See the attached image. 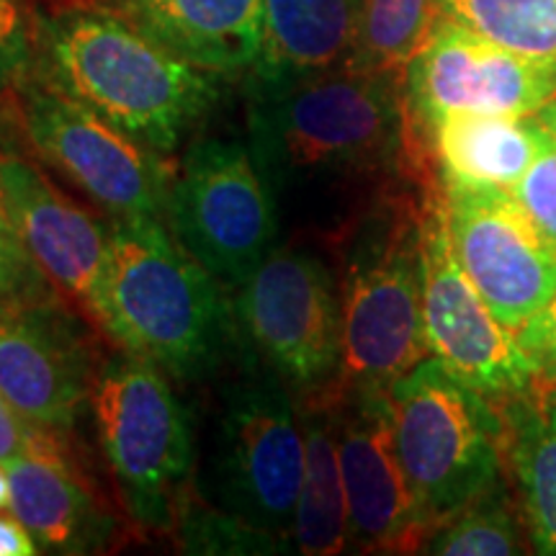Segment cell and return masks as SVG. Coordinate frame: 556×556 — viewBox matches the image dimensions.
Returning <instances> with one entry per match:
<instances>
[{
	"label": "cell",
	"instance_id": "13",
	"mask_svg": "<svg viewBox=\"0 0 556 556\" xmlns=\"http://www.w3.org/2000/svg\"><path fill=\"white\" fill-rule=\"evenodd\" d=\"M552 99L556 62L505 50L441 11L426 47L405 73L409 122L426 142L430 127L443 116H533Z\"/></svg>",
	"mask_w": 556,
	"mask_h": 556
},
{
	"label": "cell",
	"instance_id": "1",
	"mask_svg": "<svg viewBox=\"0 0 556 556\" xmlns=\"http://www.w3.org/2000/svg\"><path fill=\"white\" fill-rule=\"evenodd\" d=\"M248 148L278 222L338 238L364 208L438 178L417 135L405 75L338 67L283 86H248Z\"/></svg>",
	"mask_w": 556,
	"mask_h": 556
},
{
	"label": "cell",
	"instance_id": "15",
	"mask_svg": "<svg viewBox=\"0 0 556 556\" xmlns=\"http://www.w3.org/2000/svg\"><path fill=\"white\" fill-rule=\"evenodd\" d=\"M96 368L73 319L52 302L0 309V394L34 426L73 433Z\"/></svg>",
	"mask_w": 556,
	"mask_h": 556
},
{
	"label": "cell",
	"instance_id": "12",
	"mask_svg": "<svg viewBox=\"0 0 556 556\" xmlns=\"http://www.w3.org/2000/svg\"><path fill=\"white\" fill-rule=\"evenodd\" d=\"M307 400L328 402L336 417L351 544L364 554L422 552L435 520L417 500L397 451L389 389L323 392Z\"/></svg>",
	"mask_w": 556,
	"mask_h": 556
},
{
	"label": "cell",
	"instance_id": "28",
	"mask_svg": "<svg viewBox=\"0 0 556 556\" xmlns=\"http://www.w3.org/2000/svg\"><path fill=\"white\" fill-rule=\"evenodd\" d=\"M37 45V26L21 0H0V88L26 80Z\"/></svg>",
	"mask_w": 556,
	"mask_h": 556
},
{
	"label": "cell",
	"instance_id": "2",
	"mask_svg": "<svg viewBox=\"0 0 556 556\" xmlns=\"http://www.w3.org/2000/svg\"><path fill=\"white\" fill-rule=\"evenodd\" d=\"M47 83L152 152H173L219 99V73L178 58L119 13L67 3L39 18Z\"/></svg>",
	"mask_w": 556,
	"mask_h": 556
},
{
	"label": "cell",
	"instance_id": "3",
	"mask_svg": "<svg viewBox=\"0 0 556 556\" xmlns=\"http://www.w3.org/2000/svg\"><path fill=\"white\" fill-rule=\"evenodd\" d=\"M99 325L124 351L186 381L212 377L240 340L217 278L160 219L116 222L109 232Z\"/></svg>",
	"mask_w": 556,
	"mask_h": 556
},
{
	"label": "cell",
	"instance_id": "33",
	"mask_svg": "<svg viewBox=\"0 0 556 556\" xmlns=\"http://www.w3.org/2000/svg\"><path fill=\"white\" fill-rule=\"evenodd\" d=\"M0 258L13 263V266L18 268H37V263H34L31 255L26 253L24 242H21L16 227H13L9 212H5L3 197H0Z\"/></svg>",
	"mask_w": 556,
	"mask_h": 556
},
{
	"label": "cell",
	"instance_id": "16",
	"mask_svg": "<svg viewBox=\"0 0 556 556\" xmlns=\"http://www.w3.org/2000/svg\"><path fill=\"white\" fill-rule=\"evenodd\" d=\"M0 197L26 253L88 319H101L109 235L37 165L0 155Z\"/></svg>",
	"mask_w": 556,
	"mask_h": 556
},
{
	"label": "cell",
	"instance_id": "19",
	"mask_svg": "<svg viewBox=\"0 0 556 556\" xmlns=\"http://www.w3.org/2000/svg\"><path fill=\"white\" fill-rule=\"evenodd\" d=\"M353 45L356 0H263L248 86H283L348 67Z\"/></svg>",
	"mask_w": 556,
	"mask_h": 556
},
{
	"label": "cell",
	"instance_id": "34",
	"mask_svg": "<svg viewBox=\"0 0 556 556\" xmlns=\"http://www.w3.org/2000/svg\"><path fill=\"white\" fill-rule=\"evenodd\" d=\"M533 116H536V119L544 124V127L552 131V135H556V99L548 101L546 106H541Z\"/></svg>",
	"mask_w": 556,
	"mask_h": 556
},
{
	"label": "cell",
	"instance_id": "23",
	"mask_svg": "<svg viewBox=\"0 0 556 556\" xmlns=\"http://www.w3.org/2000/svg\"><path fill=\"white\" fill-rule=\"evenodd\" d=\"M435 18V0H356V45L348 67L405 75Z\"/></svg>",
	"mask_w": 556,
	"mask_h": 556
},
{
	"label": "cell",
	"instance_id": "24",
	"mask_svg": "<svg viewBox=\"0 0 556 556\" xmlns=\"http://www.w3.org/2000/svg\"><path fill=\"white\" fill-rule=\"evenodd\" d=\"M435 5L505 50L556 62V0H435Z\"/></svg>",
	"mask_w": 556,
	"mask_h": 556
},
{
	"label": "cell",
	"instance_id": "4",
	"mask_svg": "<svg viewBox=\"0 0 556 556\" xmlns=\"http://www.w3.org/2000/svg\"><path fill=\"white\" fill-rule=\"evenodd\" d=\"M441 178L407 184L364 208L338 235L340 278L338 377L328 392L392 389L394 381L430 356L422 328V212Z\"/></svg>",
	"mask_w": 556,
	"mask_h": 556
},
{
	"label": "cell",
	"instance_id": "31",
	"mask_svg": "<svg viewBox=\"0 0 556 556\" xmlns=\"http://www.w3.org/2000/svg\"><path fill=\"white\" fill-rule=\"evenodd\" d=\"M39 276L37 268H18L0 258V309L26 302H41L37 296Z\"/></svg>",
	"mask_w": 556,
	"mask_h": 556
},
{
	"label": "cell",
	"instance_id": "20",
	"mask_svg": "<svg viewBox=\"0 0 556 556\" xmlns=\"http://www.w3.org/2000/svg\"><path fill=\"white\" fill-rule=\"evenodd\" d=\"M443 186L507 189L523 178L541 144L536 116L451 114L428 131Z\"/></svg>",
	"mask_w": 556,
	"mask_h": 556
},
{
	"label": "cell",
	"instance_id": "18",
	"mask_svg": "<svg viewBox=\"0 0 556 556\" xmlns=\"http://www.w3.org/2000/svg\"><path fill=\"white\" fill-rule=\"evenodd\" d=\"M119 13L160 47L219 75L250 70L263 0H73Z\"/></svg>",
	"mask_w": 556,
	"mask_h": 556
},
{
	"label": "cell",
	"instance_id": "21",
	"mask_svg": "<svg viewBox=\"0 0 556 556\" xmlns=\"http://www.w3.org/2000/svg\"><path fill=\"white\" fill-rule=\"evenodd\" d=\"M505 422V464L516 477L533 552L556 556V387L495 400Z\"/></svg>",
	"mask_w": 556,
	"mask_h": 556
},
{
	"label": "cell",
	"instance_id": "17",
	"mask_svg": "<svg viewBox=\"0 0 556 556\" xmlns=\"http://www.w3.org/2000/svg\"><path fill=\"white\" fill-rule=\"evenodd\" d=\"M5 471L11 513L47 552L93 554L114 544L119 523L75 458L70 433L37 426L29 448Z\"/></svg>",
	"mask_w": 556,
	"mask_h": 556
},
{
	"label": "cell",
	"instance_id": "35",
	"mask_svg": "<svg viewBox=\"0 0 556 556\" xmlns=\"http://www.w3.org/2000/svg\"><path fill=\"white\" fill-rule=\"evenodd\" d=\"M11 507V484H9V471L0 464V510Z\"/></svg>",
	"mask_w": 556,
	"mask_h": 556
},
{
	"label": "cell",
	"instance_id": "5",
	"mask_svg": "<svg viewBox=\"0 0 556 556\" xmlns=\"http://www.w3.org/2000/svg\"><path fill=\"white\" fill-rule=\"evenodd\" d=\"M389 400L402 467L435 528L495 490L505 467V422L495 400L435 356L394 381Z\"/></svg>",
	"mask_w": 556,
	"mask_h": 556
},
{
	"label": "cell",
	"instance_id": "25",
	"mask_svg": "<svg viewBox=\"0 0 556 556\" xmlns=\"http://www.w3.org/2000/svg\"><path fill=\"white\" fill-rule=\"evenodd\" d=\"M500 484L443 520L430 533L422 552L441 556L523 554L526 526H520L518 516L513 513L510 497L505 495V490Z\"/></svg>",
	"mask_w": 556,
	"mask_h": 556
},
{
	"label": "cell",
	"instance_id": "14",
	"mask_svg": "<svg viewBox=\"0 0 556 556\" xmlns=\"http://www.w3.org/2000/svg\"><path fill=\"white\" fill-rule=\"evenodd\" d=\"M456 258L513 332L556 296V248L507 189L443 186Z\"/></svg>",
	"mask_w": 556,
	"mask_h": 556
},
{
	"label": "cell",
	"instance_id": "10",
	"mask_svg": "<svg viewBox=\"0 0 556 556\" xmlns=\"http://www.w3.org/2000/svg\"><path fill=\"white\" fill-rule=\"evenodd\" d=\"M422 328L430 356L490 400L523 394L539 384L518 336L500 323L451 242L443 184L430 189L422 212Z\"/></svg>",
	"mask_w": 556,
	"mask_h": 556
},
{
	"label": "cell",
	"instance_id": "32",
	"mask_svg": "<svg viewBox=\"0 0 556 556\" xmlns=\"http://www.w3.org/2000/svg\"><path fill=\"white\" fill-rule=\"evenodd\" d=\"M41 548L16 516H0V556H34Z\"/></svg>",
	"mask_w": 556,
	"mask_h": 556
},
{
	"label": "cell",
	"instance_id": "6",
	"mask_svg": "<svg viewBox=\"0 0 556 556\" xmlns=\"http://www.w3.org/2000/svg\"><path fill=\"white\" fill-rule=\"evenodd\" d=\"M90 409L131 523L155 533L178 528L193 435L189 413L157 366L129 351L111 356L96 371Z\"/></svg>",
	"mask_w": 556,
	"mask_h": 556
},
{
	"label": "cell",
	"instance_id": "26",
	"mask_svg": "<svg viewBox=\"0 0 556 556\" xmlns=\"http://www.w3.org/2000/svg\"><path fill=\"white\" fill-rule=\"evenodd\" d=\"M180 541L193 554H278L289 552L270 533L242 523L225 510H186L180 516Z\"/></svg>",
	"mask_w": 556,
	"mask_h": 556
},
{
	"label": "cell",
	"instance_id": "8",
	"mask_svg": "<svg viewBox=\"0 0 556 556\" xmlns=\"http://www.w3.org/2000/svg\"><path fill=\"white\" fill-rule=\"evenodd\" d=\"M235 319L255 356L304 400L338 377L343 340L340 283L328 263L309 250H270L238 287Z\"/></svg>",
	"mask_w": 556,
	"mask_h": 556
},
{
	"label": "cell",
	"instance_id": "22",
	"mask_svg": "<svg viewBox=\"0 0 556 556\" xmlns=\"http://www.w3.org/2000/svg\"><path fill=\"white\" fill-rule=\"evenodd\" d=\"M304 462L291 546L304 556H336L351 544V516L340 469L336 417L328 402L304 400Z\"/></svg>",
	"mask_w": 556,
	"mask_h": 556
},
{
	"label": "cell",
	"instance_id": "29",
	"mask_svg": "<svg viewBox=\"0 0 556 556\" xmlns=\"http://www.w3.org/2000/svg\"><path fill=\"white\" fill-rule=\"evenodd\" d=\"M516 336L536 366L539 384L556 387V296L528 319L523 328L516 330Z\"/></svg>",
	"mask_w": 556,
	"mask_h": 556
},
{
	"label": "cell",
	"instance_id": "9",
	"mask_svg": "<svg viewBox=\"0 0 556 556\" xmlns=\"http://www.w3.org/2000/svg\"><path fill=\"white\" fill-rule=\"evenodd\" d=\"M307 443L276 374L227 389L214 451L217 507L291 546Z\"/></svg>",
	"mask_w": 556,
	"mask_h": 556
},
{
	"label": "cell",
	"instance_id": "11",
	"mask_svg": "<svg viewBox=\"0 0 556 556\" xmlns=\"http://www.w3.org/2000/svg\"><path fill=\"white\" fill-rule=\"evenodd\" d=\"M18 88L26 137L52 168L116 222L165 217L170 178L152 150L52 83L26 78Z\"/></svg>",
	"mask_w": 556,
	"mask_h": 556
},
{
	"label": "cell",
	"instance_id": "7",
	"mask_svg": "<svg viewBox=\"0 0 556 556\" xmlns=\"http://www.w3.org/2000/svg\"><path fill=\"white\" fill-rule=\"evenodd\" d=\"M165 217L189 255L238 289L278 245L276 204L248 142L206 137L186 150Z\"/></svg>",
	"mask_w": 556,
	"mask_h": 556
},
{
	"label": "cell",
	"instance_id": "27",
	"mask_svg": "<svg viewBox=\"0 0 556 556\" xmlns=\"http://www.w3.org/2000/svg\"><path fill=\"white\" fill-rule=\"evenodd\" d=\"M541 124V122H539ZM556 248V135L541 124V144L523 178L510 189Z\"/></svg>",
	"mask_w": 556,
	"mask_h": 556
},
{
	"label": "cell",
	"instance_id": "30",
	"mask_svg": "<svg viewBox=\"0 0 556 556\" xmlns=\"http://www.w3.org/2000/svg\"><path fill=\"white\" fill-rule=\"evenodd\" d=\"M34 422L26 420L9 400L0 394V464L9 467L13 458H18L29 448Z\"/></svg>",
	"mask_w": 556,
	"mask_h": 556
}]
</instances>
